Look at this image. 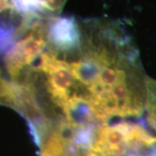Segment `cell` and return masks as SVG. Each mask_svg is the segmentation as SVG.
<instances>
[{
  "label": "cell",
  "instance_id": "cell-1",
  "mask_svg": "<svg viewBox=\"0 0 156 156\" xmlns=\"http://www.w3.org/2000/svg\"><path fill=\"white\" fill-rule=\"evenodd\" d=\"M81 30L71 72L94 122L101 126L112 117L140 115L147 93L122 27L113 21L91 19L81 21Z\"/></svg>",
  "mask_w": 156,
  "mask_h": 156
},
{
  "label": "cell",
  "instance_id": "cell-2",
  "mask_svg": "<svg viewBox=\"0 0 156 156\" xmlns=\"http://www.w3.org/2000/svg\"><path fill=\"white\" fill-rule=\"evenodd\" d=\"M47 20L34 23L7 52L5 59V66L12 78L18 79L26 68L45 50L47 47Z\"/></svg>",
  "mask_w": 156,
  "mask_h": 156
},
{
  "label": "cell",
  "instance_id": "cell-3",
  "mask_svg": "<svg viewBox=\"0 0 156 156\" xmlns=\"http://www.w3.org/2000/svg\"><path fill=\"white\" fill-rule=\"evenodd\" d=\"M81 21L74 17H52L46 23L47 48L57 54H68L81 43Z\"/></svg>",
  "mask_w": 156,
  "mask_h": 156
},
{
  "label": "cell",
  "instance_id": "cell-4",
  "mask_svg": "<svg viewBox=\"0 0 156 156\" xmlns=\"http://www.w3.org/2000/svg\"><path fill=\"white\" fill-rule=\"evenodd\" d=\"M12 9L23 24L60 16L67 0H11Z\"/></svg>",
  "mask_w": 156,
  "mask_h": 156
},
{
  "label": "cell",
  "instance_id": "cell-5",
  "mask_svg": "<svg viewBox=\"0 0 156 156\" xmlns=\"http://www.w3.org/2000/svg\"><path fill=\"white\" fill-rule=\"evenodd\" d=\"M11 20L0 18V52L12 46L14 40L22 35L21 27H15Z\"/></svg>",
  "mask_w": 156,
  "mask_h": 156
}]
</instances>
